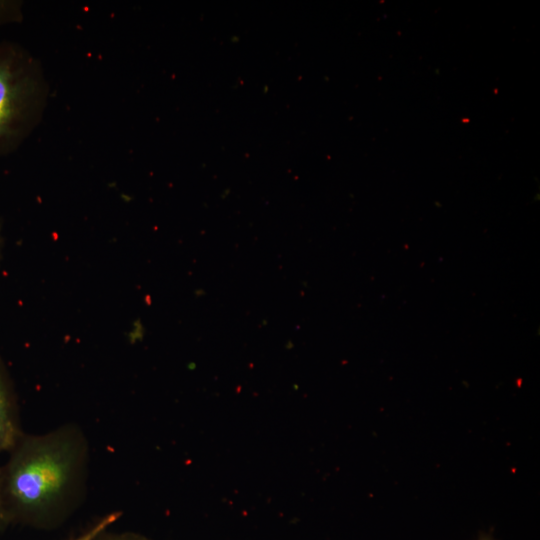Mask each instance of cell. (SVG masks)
I'll return each mask as SVG.
<instances>
[{
    "instance_id": "1",
    "label": "cell",
    "mask_w": 540,
    "mask_h": 540,
    "mask_svg": "<svg viewBox=\"0 0 540 540\" xmlns=\"http://www.w3.org/2000/svg\"><path fill=\"white\" fill-rule=\"evenodd\" d=\"M1 468L4 506L10 522L47 527L73 502L83 479L86 445L74 426L43 435H23Z\"/></svg>"
},
{
    "instance_id": "2",
    "label": "cell",
    "mask_w": 540,
    "mask_h": 540,
    "mask_svg": "<svg viewBox=\"0 0 540 540\" xmlns=\"http://www.w3.org/2000/svg\"><path fill=\"white\" fill-rule=\"evenodd\" d=\"M49 83L41 61L12 41H0V158L15 152L43 120Z\"/></svg>"
},
{
    "instance_id": "3",
    "label": "cell",
    "mask_w": 540,
    "mask_h": 540,
    "mask_svg": "<svg viewBox=\"0 0 540 540\" xmlns=\"http://www.w3.org/2000/svg\"><path fill=\"white\" fill-rule=\"evenodd\" d=\"M22 435L14 386L0 357V452H9Z\"/></svg>"
},
{
    "instance_id": "4",
    "label": "cell",
    "mask_w": 540,
    "mask_h": 540,
    "mask_svg": "<svg viewBox=\"0 0 540 540\" xmlns=\"http://www.w3.org/2000/svg\"><path fill=\"white\" fill-rule=\"evenodd\" d=\"M23 20V2L0 0V27L20 23Z\"/></svg>"
},
{
    "instance_id": "5",
    "label": "cell",
    "mask_w": 540,
    "mask_h": 540,
    "mask_svg": "<svg viewBox=\"0 0 540 540\" xmlns=\"http://www.w3.org/2000/svg\"><path fill=\"white\" fill-rule=\"evenodd\" d=\"M121 515L120 512H114L111 514H108L104 517H102L100 520H98L96 523H94L92 526H90L88 529H86L83 533H81L79 536L71 539V540H94V538L101 533L102 531L108 529V527L113 524L119 516Z\"/></svg>"
},
{
    "instance_id": "6",
    "label": "cell",
    "mask_w": 540,
    "mask_h": 540,
    "mask_svg": "<svg viewBox=\"0 0 540 540\" xmlns=\"http://www.w3.org/2000/svg\"><path fill=\"white\" fill-rule=\"evenodd\" d=\"M94 540H150L142 535L135 533H113L107 532V529L99 533Z\"/></svg>"
},
{
    "instance_id": "7",
    "label": "cell",
    "mask_w": 540,
    "mask_h": 540,
    "mask_svg": "<svg viewBox=\"0 0 540 540\" xmlns=\"http://www.w3.org/2000/svg\"><path fill=\"white\" fill-rule=\"evenodd\" d=\"M9 524H11L8 514L6 512L1 485V468H0V532L3 531Z\"/></svg>"
},
{
    "instance_id": "8",
    "label": "cell",
    "mask_w": 540,
    "mask_h": 540,
    "mask_svg": "<svg viewBox=\"0 0 540 540\" xmlns=\"http://www.w3.org/2000/svg\"><path fill=\"white\" fill-rule=\"evenodd\" d=\"M3 248H4V236H3V233H2V225H1V222H0V264H1V261H2V258H3Z\"/></svg>"
},
{
    "instance_id": "9",
    "label": "cell",
    "mask_w": 540,
    "mask_h": 540,
    "mask_svg": "<svg viewBox=\"0 0 540 540\" xmlns=\"http://www.w3.org/2000/svg\"><path fill=\"white\" fill-rule=\"evenodd\" d=\"M478 540H494L490 535H483Z\"/></svg>"
}]
</instances>
